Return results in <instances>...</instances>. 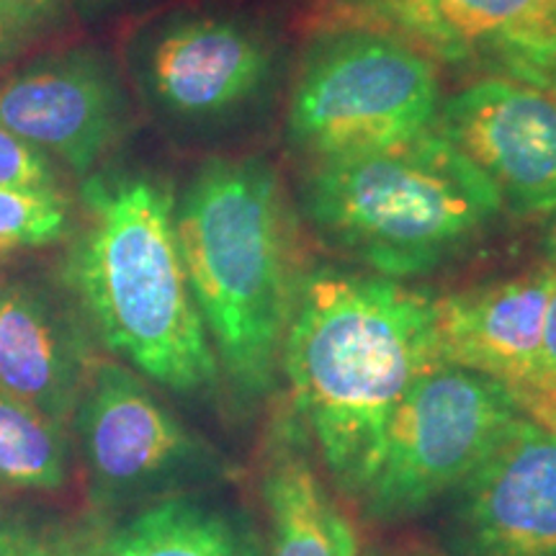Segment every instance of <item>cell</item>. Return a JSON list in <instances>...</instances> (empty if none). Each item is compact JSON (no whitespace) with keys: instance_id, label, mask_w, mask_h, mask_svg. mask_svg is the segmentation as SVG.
<instances>
[{"instance_id":"obj_12","label":"cell","mask_w":556,"mask_h":556,"mask_svg":"<svg viewBox=\"0 0 556 556\" xmlns=\"http://www.w3.org/2000/svg\"><path fill=\"white\" fill-rule=\"evenodd\" d=\"M554 274L533 268L435 299V345L441 364L503 384L520 415L541 377V340Z\"/></svg>"},{"instance_id":"obj_19","label":"cell","mask_w":556,"mask_h":556,"mask_svg":"<svg viewBox=\"0 0 556 556\" xmlns=\"http://www.w3.org/2000/svg\"><path fill=\"white\" fill-rule=\"evenodd\" d=\"M482 65L500 78H510L546 93L556 101V29L520 34L495 47Z\"/></svg>"},{"instance_id":"obj_26","label":"cell","mask_w":556,"mask_h":556,"mask_svg":"<svg viewBox=\"0 0 556 556\" xmlns=\"http://www.w3.org/2000/svg\"><path fill=\"white\" fill-rule=\"evenodd\" d=\"M70 9H78V11H101L109 9V5L119 3V0H67Z\"/></svg>"},{"instance_id":"obj_25","label":"cell","mask_w":556,"mask_h":556,"mask_svg":"<svg viewBox=\"0 0 556 556\" xmlns=\"http://www.w3.org/2000/svg\"><path fill=\"white\" fill-rule=\"evenodd\" d=\"M544 250H546V261H548V270L556 276V217L552 222V227H548L546 232V240H544Z\"/></svg>"},{"instance_id":"obj_14","label":"cell","mask_w":556,"mask_h":556,"mask_svg":"<svg viewBox=\"0 0 556 556\" xmlns=\"http://www.w3.org/2000/svg\"><path fill=\"white\" fill-rule=\"evenodd\" d=\"M93 361L80 323L50 289H0V389L67 426Z\"/></svg>"},{"instance_id":"obj_6","label":"cell","mask_w":556,"mask_h":556,"mask_svg":"<svg viewBox=\"0 0 556 556\" xmlns=\"http://www.w3.org/2000/svg\"><path fill=\"white\" fill-rule=\"evenodd\" d=\"M520 417L503 384L438 364L417 379L389 422L371 482L358 497L377 523H397L454 492Z\"/></svg>"},{"instance_id":"obj_23","label":"cell","mask_w":556,"mask_h":556,"mask_svg":"<svg viewBox=\"0 0 556 556\" xmlns=\"http://www.w3.org/2000/svg\"><path fill=\"white\" fill-rule=\"evenodd\" d=\"M0 11L24 39V45L60 29L67 21V0H0Z\"/></svg>"},{"instance_id":"obj_5","label":"cell","mask_w":556,"mask_h":556,"mask_svg":"<svg viewBox=\"0 0 556 556\" xmlns=\"http://www.w3.org/2000/svg\"><path fill=\"white\" fill-rule=\"evenodd\" d=\"M435 60L371 29L315 31L291 86L289 150L323 163L407 142L435 124Z\"/></svg>"},{"instance_id":"obj_11","label":"cell","mask_w":556,"mask_h":556,"mask_svg":"<svg viewBox=\"0 0 556 556\" xmlns=\"http://www.w3.org/2000/svg\"><path fill=\"white\" fill-rule=\"evenodd\" d=\"M451 556H556V433L520 415L454 490Z\"/></svg>"},{"instance_id":"obj_13","label":"cell","mask_w":556,"mask_h":556,"mask_svg":"<svg viewBox=\"0 0 556 556\" xmlns=\"http://www.w3.org/2000/svg\"><path fill=\"white\" fill-rule=\"evenodd\" d=\"M312 31L371 29L430 60L482 62L503 41L556 29V0H315Z\"/></svg>"},{"instance_id":"obj_1","label":"cell","mask_w":556,"mask_h":556,"mask_svg":"<svg viewBox=\"0 0 556 556\" xmlns=\"http://www.w3.org/2000/svg\"><path fill=\"white\" fill-rule=\"evenodd\" d=\"M438 364L435 299L379 274H304L281 371L343 495H364L394 413Z\"/></svg>"},{"instance_id":"obj_2","label":"cell","mask_w":556,"mask_h":556,"mask_svg":"<svg viewBox=\"0 0 556 556\" xmlns=\"http://www.w3.org/2000/svg\"><path fill=\"white\" fill-rule=\"evenodd\" d=\"M80 201L65 283L90 328L157 384L212 389L219 364L180 253L173 186L148 170H96L83 178Z\"/></svg>"},{"instance_id":"obj_20","label":"cell","mask_w":556,"mask_h":556,"mask_svg":"<svg viewBox=\"0 0 556 556\" xmlns=\"http://www.w3.org/2000/svg\"><path fill=\"white\" fill-rule=\"evenodd\" d=\"M99 539L86 528L11 518L0 523V556H93Z\"/></svg>"},{"instance_id":"obj_18","label":"cell","mask_w":556,"mask_h":556,"mask_svg":"<svg viewBox=\"0 0 556 556\" xmlns=\"http://www.w3.org/2000/svg\"><path fill=\"white\" fill-rule=\"evenodd\" d=\"M73 206L60 189L0 186V255L45 248L70 229Z\"/></svg>"},{"instance_id":"obj_24","label":"cell","mask_w":556,"mask_h":556,"mask_svg":"<svg viewBox=\"0 0 556 556\" xmlns=\"http://www.w3.org/2000/svg\"><path fill=\"white\" fill-rule=\"evenodd\" d=\"M24 50V39L18 37L16 29L11 26V21L5 18V13L0 11V67L13 58H18V52Z\"/></svg>"},{"instance_id":"obj_8","label":"cell","mask_w":556,"mask_h":556,"mask_svg":"<svg viewBox=\"0 0 556 556\" xmlns=\"http://www.w3.org/2000/svg\"><path fill=\"white\" fill-rule=\"evenodd\" d=\"M90 492L101 505H122L206 479L217 456L114 361H93L73 413Z\"/></svg>"},{"instance_id":"obj_17","label":"cell","mask_w":556,"mask_h":556,"mask_svg":"<svg viewBox=\"0 0 556 556\" xmlns=\"http://www.w3.org/2000/svg\"><path fill=\"white\" fill-rule=\"evenodd\" d=\"M67 477V426L0 389V484L18 490H58Z\"/></svg>"},{"instance_id":"obj_10","label":"cell","mask_w":556,"mask_h":556,"mask_svg":"<svg viewBox=\"0 0 556 556\" xmlns=\"http://www.w3.org/2000/svg\"><path fill=\"white\" fill-rule=\"evenodd\" d=\"M435 127L520 217L556 212V101L510 78H484L441 101Z\"/></svg>"},{"instance_id":"obj_15","label":"cell","mask_w":556,"mask_h":556,"mask_svg":"<svg viewBox=\"0 0 556 556\" xmlns=\"http://www.w3.org/2000/svg\"><path fill=\"white\" fill-rule=\"evenodd\" d=\"M294 417H278L263 446L261 497L270 556H356V531L317 475Z\"/></svg>"},{"instance_id":"obj_3","label":"cell","mask_w":556,"mask_h":556,"mask_svg":"<svg viewBox=\"0 0 556 556\" xmlns=\"http://www.w3.org/2000/svg\"><path fill=\"white\" fill-rule=\"evenodd\" d=\"M176 229L219 371L242 402H261L307 274L281 176L258 155L206 157L176 199Z\"/></svg>"},{"instance_id":"obj_21","label":"cell","mask_w":556,"mask_h":556,"mask_svg":"<svg viewBox=\"0 0 556 556\" xmlns=\"http://www.w3.org/2000/svg\"><path fill=\"white\" fill-rule=\"evenodd\" d=\"M0 186L13 189H60L52 155L0 124Z\"/></svg>"},{"instance_id":"obj_27","label":"cell","mask_w":556,"mask_h":556,"mask_svg":"<svg viewBox=\"0 0 556 556\" xmlns=\"http://www.w3.org/2000/svg\"><path fill=\"white\" fill-rule=\"evenodd\" d=\"M407 556H428V554H407Z\"/></svg>"},{"instance_id":"obj_9","label":"cell","mask_w":556,"mask_h":556,"mask_svg":"<svg viewBox=\"0 0 556 556\" xmlns=\"http://www.w3.org/2000/svg\"><path fill=\"white\" fill-rule=\"evenodd\" d=\"M0 124L86 178L129 135L131 106L106 54L73 47L0 78Z\"/></svg>"},{"instance_id":"obj_16","label":"cell","mask_w":556,"mask_h":556,"mask_svg":"<svg viewBox=\"0 0 556 556\" xmlns=\"http://www.w3.org/2000/svg\"><path fill=\"white\" fill-rule=\"evenodd\" d=\"M93 556H263L238 513L191 497H165L99 539Z\"/></svg>"},{"instance_id":"obj_22","label":"cell","mask_w":556,"mask_h":556,"mask_svg":"<svg viewBox=\"0 0 556 556\" xmlns=\"http://www.w3.org/2000/svg\"><path fill=\"white\" fill-rule=\"evenodd\" d=\"M523 415L528 420L539 422L541 428L556 433V278H554L552 296H548V307H546L544 340H541L539 389Z\"/></svg>"},{"instance_id":"obj_4","label":"cell","mask_w":556,"mask_h":556,"mask_svg":"<svg viewBox=\"0 0 556 556\" xmlns=\"http://www.w3.org/2000/svg\"><path fill=\"white\" fill-rule=\"evenodd\" d=\"M299 212L332 250L400 281L458 258L503 201L433 124L392 148L307 165Z\"/></svg>"},{"instance_id":"obj_7","label":"cell","mask_w":556,"mask_h":556,"mask_svg":"<svg viewBox=\"0 0 556 556\" xmlns=\"http://www.w3.org/2000/svg\"><path fill=\"white\" fill-rule=\"evenodd\" d=\"M281 47L258 18L186 11L142 37L137 78L165 119L193 129L227 127L274 93Z\"/></svg>"}]
</instances>
